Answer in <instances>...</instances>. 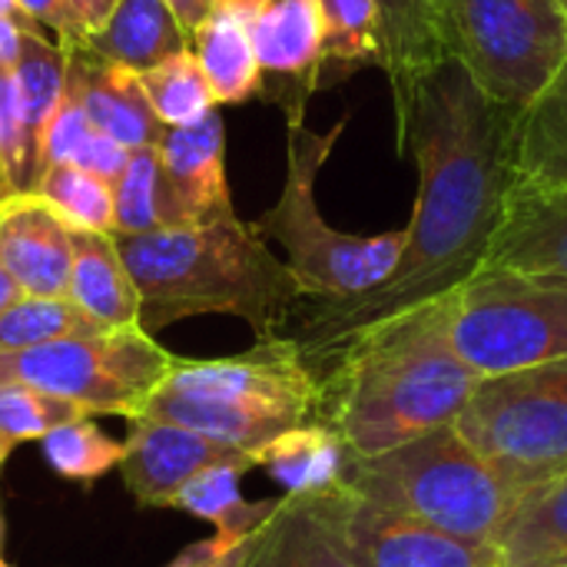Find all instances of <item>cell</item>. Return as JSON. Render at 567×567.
Wrapping results in <instances>:
<instances>
[{
    "mask_svg": "<svg viewBox=\"0 0 567 567\" xmlns=\"http://www.w3.org/2000/svg\"><path fill=\"white\" fill-rule=\"evenodd\" d=\"M23 33H30V30H20L13 20L0 17V70H13V66H17Z\"/></svg>",
    "mask_w": 567,
    "mask_h": 567,
    "instance_id": "obj_40",
    "label": "cell"
},
{
    "mask_svg": "<svg viewBox=\"0 0 567 567\" xmlns=\"http://www.w3.org/2000/svg\"><path fill=\"white\" fill-rule=\"evenodd\" d=\"M80 50H90L100 60L126 66L140 76L163 60L193 50V37L163 0H116L106 23L90 33Z\"/></svg>",
    "mask_w": 567,
    "mask_h": 567,
    "instance_id": "obj_22",
    "label": "cell"
},
{
    "mask_svg": "<svg viewBox=\"0 0 567 567\" xmlns=\"http://www.w3.org/2000/svg\"><path fill=\"white\" fill-rule=\"evenodd\" d=\"M173 13H176V20H179V27L193 37V30L209 17V10L216 7V0H163Z\"/></svg>",
    "mask_w": 567,
    "mask_h": 567,
    "instance_id": "obj_39",
    "label": "cell"
},
{
    "mask_svg": "<svg viewBox=\"0 0 567 567\" xmlns=\"http://www.w3.org/2000/svg\"><path fill=\"white\" fill-rule=\"evenodd\" d=\"M512 113L492 103L455 60L425 70L395 110V143L419 166V196L405 249L385 282L349 299L302 296L289 332L306 352L369 322L435 302L485 269L512 169Z\"/></svg>",
    "mask_w": 567,
    "mask_h": 567,
    "instance_id": "obj_1",
    "label": "cell"
},
{
    "mask_svg": "<svg viewBox=\"0 0 567 567\" xmlns=\"http://www.w3.org/2000/svg\"><path fill=\"white\" fill-rule=\"evenodd\" d=\"M445 53L498 106H528L565 66V0H449Z\"/></svg>",
    "mask_w": 567,
    "mask_h": 567,
    "instance_id": "obj_7",
    "label": "cell"
},
{
    "mask_svg": "<svg viewBox=\"0 0 567 567\" xmlns=\"http://www.w3.org/2000/svg\"><path fill=\"white\" fill-rule=\"evenodd\" d=\"M96 332H103V326H96L70 299L23 296L0 316V355L40 349V346L60 342V339L96 336Z\"/></svg>",
    "mask_w": 567,
    "mask_h": 567,
    "instance_id": "obj_30",
    "label": "cell"
},
{
    "mask_svg": "<svg viewBox=\"0 0 567 567\" xmlns=\"http://www.w3.org/2000/svg\"><path fill=\"white\" fill-rule=\"evenodd\" d=\"M262 0H216L193 30V53L209 80L216 106L259 96V63L252 50V13Z\"/></svg>",
    "mask_w": 567,
    "mask_h": 567,
    "instance_id": "obj_20",
    "label": "cell"
},
{
    "mask_svg": "<svg viewBox=\"0 0 567 567\" xmlns=\"http://www.w3.org/2000/svg\"><path fill=\"white\" fill-rule=\"evenodd\" d=\"M326 43L319 90L339 86L365 66H382V27L375 0H319Z\"/></svg>",
    "mask_w": 567,
    "mask_h": 567,
    "instance_id": "obj_28",
    "label": "cell"
},
{
    "mask_svg": "<svg viewBox=\"0 0 567 567\" xmlns=\"http://www.w3.org/2000/svg\"><path fill=\"white\" fill-rule=\"evenodd\" d=\"M156 146L130 150L126 166L113 179V236H143L166 226V196Z\"/></svg>",
    "mask_w": 567,
    "mask_h": 567,
    "instance_id": "obj_31",
    "label": "cell"
},
{
    "mask_svg": "<svg viewBox=\"0 0 567 567\" xmlns=\"http://www.w3.org/2000/svg\"><path fill=\"white\" fill-rule=\"evenodd\" d=\"M0 17H7V20H13L20 30H37L23 13H20V7H17V0H0ZM43 33V30H40Z\"/></svg>",
    "mask_w": 567,
    "mask_h": 567,
    "instance_id": "obj_42",
    "label": "cell"
},
{
    "mask_svg": "<svg viewBox=\"0 0 567 567\" xmlns=\"http://www.w3.org/2000/svg\"><path fill=\"white\" fill-rule=\"evenodd\" d=\"M37 183L17 103L13 70H0V203L30 196Z\"/></svg>",
    "mask_w": 567,
    "mask_h": 567,
    "instance_id": "obj_35",
    "label": "cell"
},
{
    "mask_svg": "<svg viewBox=\"0 0 567 567\" xmlns=\"http://www.w3.org/2000/svg\"><path fill=\"white\" fill-rule=\"evenodd\" d=\"M346 123L349 116H342L329 133H316L306 126V116L286 120V186L276 206L252 223L266 243L272 239L286 249V266L309 299H349L375 289L392 276L405 249V229L352 236L332 229L319 213L316 179L332 156Z\"/></svg>",
    "mask_w": 567,
    "mask_h": 567,
    "instance_id": "obj_6",
    "label": "cell"
},
{
    "mask_svg": "<svg viewBox=\"0 0 567 567\" xmlns=\"http://www.w3.org/2000/svg\"><path fill=\"white\" fill-rule=\"evenodd\" d=\"M226 462H249L256 468L252 455L229 449L209 435L169 422L133 419L130 439L123 442L120 475L143 508H173L179 488L193 475Z\"/></svg>",
    "mask_w": 567,
    "mask_h": 567,
    "instance_id": "obj_14",
    "label": "cell"
},
{
    "mask_svg": "<svg viewBox=\"0 0 567 567\" xmlns=\"http://www.w3.org/2000/svg\"><path fill=\"white\" fill-rule=\"evenodd\" d=\"M449 319L452 292L302 349L319 379V422L349 458H375L458 419L482 379L458 359Z\"/></svg>",
    "mask_w": 567,
    "mask_h": 567,
    "instance_id": "obj_2",
    "label": "cell"
},
{
    "mask_svg": "<svg viewBox=\"0 0 567 567\" xmlns=\"http://www.w3.org/2000/svg\"><path fill=\"white\" fill-rule=\"evenodd\" d=\"M23 299V289L13 282V276L0 266V316L13 306V302H20Z\"/></svg>",
    "mask_w": 567,
    "mask_h": 567,
    "instance_id": "obj_41",
    "label": "cell"
},
{
    "mask_svg": "<svg viewBox=\"0 0 567 567\" xmlns=\"http://www.w3.org/2000/svg\"><path fill=\"white\" fill-rule=\"evenodd\" d=\"M508 169L512 193L567 199V60L528 106L512 113Z\"/></svg>",
    "mask_w": 567,
    "mask_h": 567,
    "instance_id": "obj_18",
    "label": "cell"
},
{
    "mask_svg": "<svg viewBox=\"0 0 567 567\" xmlns=\"http://www.w3.org/2000/svg\"><path fill=\"white\" fill-rule=\"evenodd\" d=\"M382 27V70L392 86L395 110L405 103L415 80L445 53V10L449 0H375Z\"/></svg>",
    "mask_w": 567,
    "mask_h": 567,
    "instance_id": "obj_21",
    "label": "cell"
},
{
    "mask_svg": "<svg viewBox=\"0 0 567 567\" xmlns=\"http://www.w3.org/2000/svg\"><path fill=\"white\" fill-rule=\"evenodd\" d=\"M156 150L166 226H203L236 216L226 183V126L219 110H209L196 123L166 130Z\"/></svg>",
    "mask_w": 567,
    "mask_h": 567,
    "instance_id": "obj_13",
    "label": "cell"
},
{
    "mask_svg": "<svg viewBox=\"0 0 567 567\" xmlns=\"http://www.w3.org/2000/svg\"><path fill=\"white\" fill-rule=\"evenodd\" d=\"M10 452H13V445H10V442H3V439H0V468H3V462H7V458H10Z\"/></svg>",
    "mask_w": 567,
    "mask_h": 567,
    "instance_id": "obj_43",
    "label": "cell"
},
{
    "mask_svg": "<svg viewBox=\"0 0 567 567\" xmlns=\"http://www.w3.org/2000/svg\"><path fill=\"white\" fill-rule=\"evenodd\" d=\"M342 538L359 567H502L495 545H472L385 512L355 498L349 488L336 492Z\"/></svg>",
    "mask_w": 567,
    "mask_h": 567,
    "instance_id": "obj_12",
    "label": "cell"
},
{
    "mask_svg": "<svg viewBox=\"0 0 567 567\" xmlns=\"http://www.w3.org/2000/svg\"><path fill=\"white\" fill-rule=\"evenodd\" d=\"M565 567H567V565H565Z\"/></svg>",
    "mask_w": 567,
    "mask_h": 567,
    "instance_id": "obj_47",
    "label": "cell"
},
{
    "mask_svg": "<svg viewBox=\"0 0 567 567\" xmlns=\"http://www.w3.org/2000/svg\"><path fill=\"white\" fill-rule=\"evenodd\" d=\"M179 359L140 326H126L3 355V375L76 402L86 415H123L133 422Z\"/></svg>",
    "mask_w": 567,
    "mask_h": 567,
    "instance_id": "obj_9",
    "label": "cell"
},
{
    "mask_svg": "<svg viewBox=\"0 0 567 567\" xmlns=\"http://www.w3.org/2000/svg\"><path fill=\"white\" fill-rule=\"evenodd\" d=\"M0 567H13L7 558H3V518H0Z\"/></svg>",
    "mask_w": 567,
    "mask_h": 567,
    "instance_id": "obj_44",
    "label": "cell"
},
{
    "mask_svg": "<svg viewBox=\"0 0 567 567\" xmlns=\"http://www.w3.org/2000/svg\"><path fill=\"white\" fill-rule=\"evenodd\" d=\"M0 266L23 296L66 299L73 266L70 226L37 196L0 203Z\"/></svg>",
    "mask_w": 567,
    "mask_h": 567,
    "instance_id": "obj_16",
    "label": "cell"
},
{
    "mask_svg": "<svg viewBox=\"0 0 567 567\" xmlns=\"http://www.w3.org/2000/svg\"><path fill=\"white\" fill-rule=\"evenodd\" d=\"M455 432L525 488L567 468V359L482 379Z\"/></svg>",
    "mask_w": 567,
    "mask_h": 567,
    "instance_id": "obj_10",
    "label": "cell"
},
{
    "mask_svg": "<svg viewBox=\"0 0 567 567\" xmlns=\"http://www.w3.org/2000/svg\"><path fill=\"white\" fill-rule=\"evenodd\" d=\"M113 239L150 336L189 316H239L256 339H276L302 299L292 269L239 216Z\"/></svg>",
    "mask_w": 567,
    "mask_h": 567,
    "instance_id": "obj_3",
    "label": "cell"
},
{
    "mask_svg": "<svg viewBox=\"0 0 567 567\" xmlns=\"http://www.w3.org/2000/svg\"><path fill=\"white\" fill-rule=\"evenodd\" d=\"M140 83L146 90V100H150L156 120L166 130L196 123L199 116L216 110L209 80L193 50H183V53L163 60L159 66L140 73Z\"/></svg>",
    "mask_w": 567,
    "mask_h": 567,
    "instance_id": "obj_32",
    "label": "cell"
},
{
    "mask_svg": "<svg viewBox=\"0 0 567 567\" xmlns=\"http://www.w3.org/2000/svg\"><path fill=\"white\" fill-rule=\"evenodd\" d=\"M136 419L193 429L256 455L276 435L319 422V379L292 336L256 339L243 355L179 359Z\"/></svg>",
    "mask_w": 567,
    "mask_h": 567,
    "instance_id": "obj_4",
    "label": "cell"
},
{
    "mask_svg": "<svg viewBox=\"0 0 567 567\" xmlns=\"http://www.w3.org/2000/svg\"><path fill=\"white\" fill-rule=\"evenodd\" d=\"M7 382V375H3V355H0V385Z\"/></svg>",
    "mask_w": 567,
    "mask_h": 567,
    "instance_id": "obj_45",
    "label": "cell"
},
{
    "mask_svg": "<svg viewBox=\"0 0 567 567\" xmlns=\"http://www.w3.org/2000/svg\"><path fill=\"white\" fill-rule=\"evenodd\" d=\"M342 488L472 545H495L528 492L478 455L455 425L432 429L375 458H349Z\"/></svg>",
    "mask_w": 567,
    "mask_h": 567,
    "instance_id": "obj_5",
    "label": "cell"
},
{
    "mask_svg": "<svg viewBox=\"0 0 567 567\" xmlns=\"http://www.w3.org/2000/svg\"><path fill=\"white\" fill-rule=\"evenodd\" d=\"M43 455L56 475L90 485V482L103 478L106 472L120 468L123 442H113L90 419H80V422H70V425L50 432L43 439Z\"/></svg>",
    "mask_w": 567,
    "mask_h": 567,
    "instance_id": "obj_34",
    "label": "cell"
},
{
    "mask_svg": "<svg viewBox=\"0 0 567 567\" xmlns=\"http://www.w3.org/2000/svg\"><path fill=\"white\" fill-rule=\"evenodd\" d=\"M495 548L502 567L567 565V468L522 495Z\"/></svg>",
    "mask_w": 567,
    "mask_h": 567,
    "instance_id": "obj_26",
    "label": "cell"
},
{
    "mask_svg": "<svg viewBox=\"0 0 567 567\" xmlns=\"http://www.w3.org/2000/svg\"><path fill=\"white\" fill-rule=\"evenodd\" d=\"M336 492L309 498L282 495L276 512L246 542L239 567H359L342 538Z\"/></svg>",
    "mask_w": 567,
    "mask_h": 567,
    "instance_id": "obj_15",
    "label": "cell"
},
{
    "mask_svg": "<svg viewBox=\"0 0 567 567\" xmlns=\"http://www.w3.org/2000/svg\"><path fill=\"white\" fill-rule=\"evenodd\" d=\"M66 63H70L66 50L56 47L47 33H40V30L23 33L20 60L13 66V83H17L20 120H23L27 150H30V163H33L37 176L43 169L47 130L66 96Z\"/></svg>",
    "mask_w": 567,
    "mask_h": 567,
    "instance_id": "obj_27",
    "label": "cell"
},
{
    "mask_svg": "<svg viewBox=\"0 0 567 567\" xmlns=\"http://www.w3.org/2000/svg\"><path fill=\"white\" fill-rule=\"evenodd\" d=\"M249 468H252L249 462H226V465L203 468L179 488V495L173 502V508L213 525L209 542L223 555L243 548L279 505V498H272V502H246L243 498L239 482Z\"/></svg>",
    "mask_w": 567,
    "mask_h": 567,
    "instance_id": "obj_25",
    "label": "cell"
},
{
    "mask_svg": "<svg viewBox=\"0 0 567 567\" xmlns=\"http://www.w3.org/2000/svg\"><path fill=\"white\" fill-rule=\"evenodd\" d=\"M17 7H20V13H23L37 30H43V33L50 30V33H53V43L63 47L66 53L83 47V33H80V27L73 23V17H70V10H66L63 0H17Z\"/></svg>",
    "mask_w": 567,
    "mask_h": 567,
    "instance_id": "obj_36",
    "label": "cell"
},
{
    "mask_svg": "<svg viewBox=\"0 0 567 567\" xmlns=\"http://www.w3.org/2000/svg\"><path fill=\"white\" fill-rule=\"evenodd\" d=\"M449 326L478 379L567 359V279L482 269L452 292Z\"/></svg>",
    "mask_w": 567,
    "mask_h": 567,
    "instance_id": "obj_8",
    "label": "cell"
},
{
    "mask_svg": "<svg viewBox=\"0 0 567 567\" xmlns=\"http://www.w3.org/2000/svg\"><path fill=\"white\" fill-rule=\"evenodd\" d=\"M90 419L86 409L50 395L27 382H3L0 385V439L10 445L20 442H43L50 432Z\"/></svg>",
    "mask_w": 567,
    "mask_h": 567,
    "instance_id": "obj_33",
    "label": "cell"
},
{
    "mask_svg": "<svg viewBox=\"0 0 567 567\" xmlns=\"http://www.w3.org/2000/svg\"><path fill=\"white\" fill-rule=\"evenodd\" d=\"M243 555H246V545L229 551V555H223V551L213 548V542H199V545L186 548L173 565L166 567H239L243 565Z\"/></svg>",
    "mask_w": 567,
    "mask_h": 567,
    "instance_id": "obj_37",
    "label": "cell"
},
{
    "mask_svg": "<svg viewBox=\"0 0 567 567\" xmlns=\"http://www.w3.org/2000/svg\"><path fill=\"white\" fill-rule=\"evenodd\" d=\"M30 196L50 206L76 233L113 236V183L86 169L53 163L37 176Z\"/></svg>",
    "mask_w": 567,
    "mask_h": 567,
    "instance_id": "obj_29",
    "label": "cell"
},
{
    "mask_svg": "<svg viewBox=\"0 0 567 567\" xmlns=\"http://www.w3.org/2000/svg\"><path fill=\"white\" fill-rule=\"evenodd\" d=\"M70 239H73V266H70L66 299L103 329L140 326V292L116 249V239L103 233H76V229H70Z\"/></svg>",
    "mask_w": 567,
    "mask_h": 567,
    "instance_id": "obj_23",
    "label": "cell"
},
{
    "mask_svg": "<svg viewBox=\"0 0 567 567\" xmlns=\"http://www.w3.org/2000/svg\"><path fill=\"white\" fill-rule=\"evenodd\" d=\"M326 23L319 0H262L252 13V50L259 63V96L286 113L306 116L319 90Z\"/></svg>",
    "mask_w": 567,
    "mask_h": 567,
    "instance_id": "obj_11",
    "label": "cell"
},
{
    "mask_svg": "<svg viewBox=\"0 0 567 567\" xmlns=\"http://www.w3.org/2000/svg\"><path fill=\"white\" fill-rule=\"evenodd\" d=\"M252 462L256 468H266V475L286 488L289 498H309L342 488L349 452L329 425L309 422L276 435L252 455Z\"/></svg>",
    "mask_w": 567,
    "mask_h": 567,
    "instance_id": "obj_24",
    "label": "cell"
},
{
    "mask_svg": "<svg viewBox=\"0 0 567 567\" xmlns=\"http://www.w3.org/2000/svg\"><path fill=\"white\" fill-rule=\"evenodd\" d=\"M66 90L83 106L93 130L120 143L123 150L156 146L166 126L156 120L140 76L126 66L100 60L90 50L66 53Z\"/></svg>",
    "mask_w": 567,
    "mask_h": 567,
    "instance_id": "obj_17",
    "label": "cell"
},
{
    "mask_svg": "<svg viewBox=\"0 0 567 567\" xmlns=\"http://www.w3.org/2000/svg\"><path fill=\"white\" fill-rule=\"evenodd\" d=\"M565 7H567V0H565Z\"/></svg>",
    "mask_w": 567,
    "mask_h": 567,
    "instance_id": "obj_46",
    "label": "cell"
},
{
    "mask_svg": "<svg viewBox=\"0 0 567 567\" xmlns=\"http://www.w3.org/2000/svg\"><path fill=\"white\" fill-rule=\"evenodd\" d=\"M63 3H66L73 23L80 27V33H83V43H86L90 33H96L106 23V17L116 7V0H63Z\"/></svg>",
    "mask_w": 567,
    "mask_h": 567,
    "instance_id": "obj_38",
    "label": "cell"
},
{
    "mask_svg": "<svg viewBox=\"0 0 567 567\" xmlns=\"http://www.w3.org/2000/svg\"><path fill=\"white\" fill-rule=\"evenodd\" d=\"M485 269L567 279V199L522 196L508 189Z\"/></svg>",
    "mask_w": 567,
    "mask_h": 567,
    "instance_id": "obj_19",
    "label": "cell"
}]
</instances>
